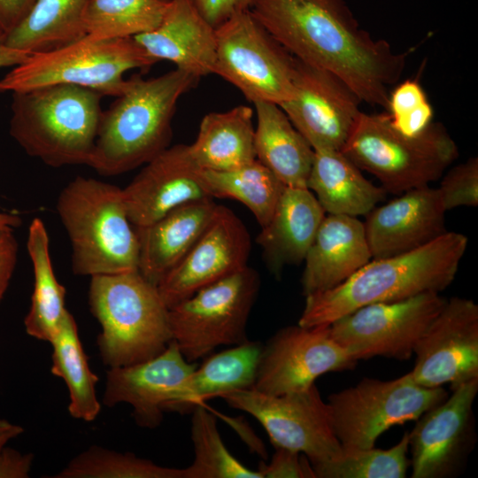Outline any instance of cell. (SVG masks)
I'll list each match as a JSON object with an SVG mask.
<instances>
[{"mask_svg": "<svg viewBox=\"0 0 478 478\" xmlns=\"http://www.w3.org/2000/svg\"><path fill=\"white\" fill-rule=\"evenodd\" d=\"M49 235L39 218L28 227L27 251L34 271V291L24 319L28 335L50 342L67 310L65 307L66 289L56 278L50 255Z\"/></svg>", "mask_w": 478, "mask_h": 478, "instance_id": "32", "label": "cell"}, {"mask_svg": "<svg viewBox=\"0 0 478 478\" xmlns=\"http://www.w3.org/2000/svg\"><path fill=\"white\" fill-rule=\"evenodd\" d=\"M467 243L465 235L446 231L416 250L372 258L341 284L305 297L297 324L328 326L370 304L399 301L425 292L440 293L454 281Z\"/></svg>", "mask_w": 478, "mask_h": 478, "instance_id": "2", "label": "cell"}, {"mask_svg": "<svg viewBox=\"0 0 478 478\" xmlns=\"http://www.w3.org/2000/svg\"><path fill=\"white\" fill-rule=\"evenodd\" d=\"M203 17L217 28L232 16L251 11L258 0H191Z\"/></svg>", "mask_w": 478, "mask_h": 478, "instance_id": "41", "label": "cell"}, {"mask_svg": "<svg viewBox=\"0 0 478 478\" xmlns=\"http://www.w3.org/2000/svg\"><path fill=\"white\" fill-rule=\"evenodd\" d=\"M53 478H184V468L159 466L130 452L94 445L76 455Z\"/></svg>", "mask_w": 478, "mask_h": 478, "instance_id": "36", "label": "cell"}, {"mask_svg": "<svg viewBox=\"0 0 478 478\" xmlns=\"http://www.w3.org/2000/svg\"><path fill=\"white\" fill-rule=\"evenodd\" d=\"M191 412L194 459L184 468V478H262L258 470L245 466L227 450L216 417L203 404L197 405Z\"/></svg>", "mask_w": 478, "mask_h": 478, "instance_id": "35", "label": "cell"}, {"mask_svg": "<svg viewBox=\"0 0 478 478\" xmlns=\"http://www.w3.org/2000/svg\"><path fill=\"white\" fill-rule=\"evenodd\" d=\"M437 189L446 212L460 206H477L478 158L472 157L449 169Z\"/></svg>", "mask_w": 478, "mask_h": 478, "instance_id": "39", "label": "cell"}, {"mask_svg": "<svg viewBox=\"0 0 478 478\" xmlns=\"http://www.w3.org/2000/svg\"><path fill=\"white\" fill-rule=\"evenodd\" d=\"M210 196L231 198L252 212L260 227L270 220L285 185L257 159L230 171L203 170Z\"/></svg>", "mask_w": 478, "mask_h": 478, "instance_id": "33", "label": "cell"}, {"mask_svg": "<svg viewBox=\"0 0 478 478\" xmlns=\"http://www.w3.org/2000/svg\"><path fill=\"white\" fill-rule=\"evenodd\" d=\"M257 117L256 159L286 186L307 188L314 150L279 104H253Z\"/></svg>", "mask_w": 478, "mask_h": 478, "instance_id": "27", "label": "cell"}, {"mask_svg": "<svg viewBox=\"0 0 478 478\" xmlns=\"http://www.w3.org/2000/svg\"><path fill=\"white\" fill-rule=\"evenodd\" d=\"M57 212L71 242L74 274L138 270L139 241L122 189L77 176L61 190Z\"/></svg>", "mask_w": 478, "mask_h": 478, "instance_id": "5", "label": "cell"}, {"mask_svg": "<svg viewBox=\"0 0 478 478\" xmlns=\"http://www.w3.org/2000/svg\"><path fill=\"white\" fill-rule=\"evenodd\" d=\"M293 82V97L280 104L293 126L313 150H341L361 112V99L337 75L297 58Z\"/></svg>", "mask_w": 478, "mask_h": 478, "instance_id": "16", "label": "cell"}, {"mask_svg": "<svg viewBox=\"0 0 478 478\" xmlns=\"http://www.w3.org/2000/svg\"><path fill=\"white\" fill-rule=\"evenodd\" d=\"M216 205L212 197L188 202L150 225L135 227L139 241L140 274L158 286L200 237Z\"/></svg>", "mask_w": 478, "mask_h": 478, "instance_id": "24", "label": "cell"}, {"mask_svg": "<svg viewBox=\"0 0 478 478\" xmlns=\"http://www.w3.org/2000/svg\"><path fill=\"white\" fill-rule=\"evenodd\" d=\"M251 248V236L242 220L228 207L217 204L200 237L158 284L164 303L169 309L243 269Z\"/></svg>", "mask_w": 478, "mask_h": 478, "instance_id": "17", "label": "cell"}, {"mask_svg": "<svg viewBox=\"0 0 478 478\" xmlns=\"http://www.w3.org/2000/svg\"><path fill=\"white\" fill-rule=\"evenodd\" d=\"M445 212L437 188L428 185L376 205L364 221L372 258L403 254L436 239L446 232Z\"/></svg>", "mask_w": 478, "mask_h": 478, "instance_id": "21", "label": "cell"}, {"mask_svg": "<svg viewBox=\"0 0 478 478\" xmlns=\"http://www.w3.org/2000/svg\"><path fill=\"white\" fill-rule=\"evenodd\" d=\"M128 219L144 227L188 202L212 197L188 144L169 146L143 165L122 189Z\"/></svg>", "mask_w": 478, "mask_h": 478, "instance_id": "20", "label": "cell"}, {"mask_svg": "<svg viewBox=\"0 0 478 478\" xmlns=\"http://www.w3.org/2000/svg\"><path fill=\"white\" fill-rule=\"evenodd\" d=\"M197 366L171 341L148 360L109 368L103 403L108 407L127 404L138 426L155 428L162 423L164 412H173L179 403L184 382Z\"/></svg>", "mask_w": 478, "mask_h": 478, "instance_id": "18", "label": "cell"}, {"mask_svg": "<svg viewBox=\"0 0 478 478\" xmlns=\"http://www.w3.org/2000/svg\"><path fill=\"white\" fill-rule=\"evenodd\" d=\"M258 472L262 478H316L304 454L279 447L268 464L260 463Z\"/></svg>", "mask_w": 478, "mask_h": 478, "instance_id": "40", "label": "cell"}, {"mask_svg": "<svg viewBox=\"0 0 478 478\" xmlns=\"http://www.w3.org/2000/svg\"><path fill=\"white\" fill-rule=\"evenodd\" d=\"M263 345L259 341L247 340L209 355L184 382L181 397L173 412H189L206 399L252 389Z\"/></svg>", "mask_w": 478, "mask_h": 478, "instance_id": "29", "label": "cell"}, {"mask_svg": "<svg viewBox=\"0 0 478 478\" xmlns=\"http://www.w3.org/2000/svg\"><path fill=\"white\" fill-rule=\"evenodd\" d=\"M253 113L251 107L237 105L204 115L189 144L196 164L203 170L230 171L256 160Z\"/></svg>", "mask_w": 478, "mask_h": 478, "instance_id": "28", "label": "cell"}, {"mask_svg": "<svg viewBox=\"0 0 478 478\" xmlns=\"http://www.w3.org/2000/svg\"><path fill=\"white\" fill-rule=\"evenodd\" d=\"M19 245L13 227H0V303L9 287L18 260Z\"/></svg>", "mask_w": 478, "mask_h": 478, "instance_id": "42", "label": "cell"}, {"mask_svg": "<svg viewBox=\"0 0 478 478\" xmlns=\"http://www.w3.org/2000/svg\"><path fill=\"white\" fill-rule=\"evenodd\" d=\"M382 450L343 449L334 459L312 466L316 478H404L409 465V435Z\"/></svg>", "mask_w": 478, "mask_h": 478, "instance_id": "37", "label": "cell"}, {"mask_svg": "<svg viewBox=\"0 0 478 478\" xmlns=\"http://www.w3.org/2000/svg\"><path fill=\"white\" fill-rule=\"evenodd\" d=\"M341 151L375 176L386 192L397 195L438 180L459 156L443 124L432 122L407 136L390 125L387 112H361Z\"/></svg>", "mask_w": 478, "mask_h": 478, "instance_id": "7", "label": "cell"}, {"mask_svg": "<svg viewBox=\"0 0 478 478\" xmlns=\"http://www.w3.org/2000/svg\"><path fill=\"white\" fill-rule=\"evenodd\" d=\"M134 38L157 61H169L199 79L214 74L216 28L191 0H170L160 23Z\"/></svg>", "mask_w": 478, "mask_h": 478, "instance_id": "22", "label": "cell"}, {"mask_svg": "<svg viewBox=\"0 0 478 478\" xmlns=\"http://www.w3.org/2000/svg\"><path fill=\"white\" fill-rule=\"evenodd\" d=\"M33 463V453H22L5 445L0 449V478H27Z\"/></svg>", "mask_w": 478, "mask_h": 478, "instance_id": "43", "label": "cell"}, {"mask_svg": "<svg viewBox=\"0 0 478 478\" xmlns=\"http://www.w3.org/2000/svg\"><path fill=\"white\" fill-rule=\"evenodd\" d=\"M297 59L341 78L363 103L387 111L407 52L362 28L345 0H258L251 10Z\"/></svg>", "mask_w": 478, "mask_h": 478, "instance_id": "1", "label": "cell"}, {"mask_svg": "<svg viewBox=\"0 0 478 478\" xmlns=\"http://www.w3.org/2000/svg\"><path fill=\"white\" fill-rule=\"evenodd\" d=\"M414 381L427 388L450 384L451 390L478 379V305L452 297L418 342Z\"/></svg>", "mask_w": 478, "mask_h": 478, "instance_id": "15", "label": "cell"}, {"mask_svg": "<svg viewBox=\"0 0 478 478\" xmlns=\"http://www.w3.org/2000/svg\"><path fill=\"white\" fill-rule=\"evenodd\" d=\"M325 215L308 188L285 187L270 220L256 238L275 275L286 266L304 262Z\"/></svg>", "mask_w": 478, "mask_h": 478, "instance_id": "25", "label": "cell"}, {"mask_svg": "<svg viewBox=\"0 0 478 478\" xmlns=\"http://www.w3.org/2000/svg\"><path fill=\"white\" fill-rule=\"evenodd\" d=\"M21 222V219L18 215L0 212V227H16L20 226Z\"/></svg>", "mask_w": 478, "mask_h": 478, "instance_id": "47", "label": "cell"}, {"mask_svg": "<svg viewBox=\"0 0 478 478\" xmlns=\"http://www.w3.org/2000/svg\"><path fill=\"white\" fill-rule=\"evenodd\" d=\"M5 37L6 35L0 31V68H12L23 62L29 53L7 46Z\"/></svg>", "mask_w": 478, "mask_h": 478, "instance_id": "45", "label": "cell"}, {"mask_svg": "<svg viewBox=\"0 0 478 478\" xmlns=\"http://www.w3.org/2000/svg\"><path fill=\"white\" fill-rule=\"evenodd\" d=\"M170 0H90L84 16L86 35L94 40L135 37L153 30Z\"/></svg>", "mask_w": 478, "mask_h": 478, "instance_id": "34", "label": "cell"}, {"mask_svg": "<svg viewBox=\"0 0 478 478\" xmlns=\"http://www.w3.org/2000/svg\"><path fill=\"white\" fill-rule=\"evenodd\" d=\"M446 299L425 292L394 302L362 306L332 322V338L354 359H409Z\"/></svg>", "mask_w": 478, "mask_h": 478, "instance_id": "12", "label": "cell"}, {"mask_svg": "<svg viewBox=\"0 0 478 478\" xmlns=\"http://www.w3.org/2000/svg\"><path fill=\"white\" fill-rule=\"evenodd\" d=\"M50 343L52 346L50 372L66 385L70 415L87 422L95 420L101 411L96 389L99 379L89 367L75 319L68 310Z\"/></svg>", "mask_w": 478, "mask_h": 478, "instance_id": "31", "label": "cell"}, {"mask_svg": "<svg viewBox=\"0 0 478 478\" xmlns=\"http://www.w3.org/2000/svg\"><path fill=\"white\" fill-rule=\"evenodd\" d=\"M199 80L177 68L154 78L128 79L125 91L102 112L88 166L104 176L119 175L169 147L178 101Z\"/></svg>", "mask_w": 478, "mask_h": 478, "instance_id": "3", "label": "cell"}, {"mask_svg": "<svg viewBox=\"0 0 478 478\" xmlns=\"http://www.w3.org/2000/svg\"><path fill=\"white\" fill-rule=\"evenodd\" d=\"M296 58L251 11L237 13L216 28L217 74L252 104H281L295 92Z\"/></svg>", "mask_w": 478, "mask_h": 478, "instance_id": "11", "label": "cell"}, {"mask_svg": "<svg viewBox=\"0 0 478 478\" xmlns=\"http://www.w3.org/2000/svg\"><path fill=\"white\" fill-rule=\"evenodd\" d=\"M260 278L250 266L205 286L168 310L172 341L196 363L220 346L247 340V322Z\"/></svg>", "mask_w": 478, "mask_h": 478, "instance_id": "9", "label": "cell"}, {"mask_svg": "<svg viewBox=\"0 0 478 478\" xmlns=\"http://www.w3.org/2000/svg\"><path fill=\"white\" fill-rule=\"evenodd\" d=\"M326 214L366 216L386 196L341 150H316L307 181Z\"/></svg>", "mask_w": 478, "mask_h": 478, "instance_id": "26", "label": "cell"}, {"mask_svg": "<svg viewBox=\"0 0 478 478\" xmlns=\"http://www.w3.org/2000/svg\"><path fill=\"white\" fill-rule=\"evenodd\" d=\"M356 363L332 338L329 325L288 326L263 345L252 389L270 396L300 391L320 375L353 369Z\"/></svg>", "mask_w": 478, "mask_h": 478, "instance_id": "14", "label": "cell"}, {"mask_svg": "<svg viewBox=\"0 0 478 478\" xmlns=\"http://www.w3.org/2000/svg\"><path fill=\"white\" fill-rule=\"evenodd\" d=\"M24 433V428L7 420L0 419V449Z\"/></svg>", "mask_w": 478, "mask_h": 478, "instance_id": "46", "label": "cell"}, {"mask_svg": "<svg viewBox=\"0 0 478 478\" xmlns=\"http://www.w3.org/2000/svg\"><path fill=\"white\" fill-rule=\"evenodd\" d=\"M89 1L35 0L26 16L6 35V45L32 54L83 38Z\"/></svg>", "mask_w": 478, "mask_h": 478, "instance_id": "30", "label": "cell"}, {"mask_svg": "<svg viewBox=\"0 0 478 478\" xmlns=\"http://www.w3.org/2000/svg\"><path fill=\"white\" fill-rule=\"evenodd\" d=\"M447 397L443 387L418 384L410 372L389 381L364 378L331 394L327 405L343 449H367L391 427L417 420Z\"/></svg>", "mask_w": 478, "mask_h": 478, "instance_id": "10", "label": "cell"}, {"mask_svg": "<svg viewBox=\"0 0 478 478\" xmlns=\"http://www.w3.org/2000/svg\"><path fill=\"white\" fill-rule=\"evenodd\" d=\"M220 397L229 406L253 416L265 428L274 448L302 453L312 466L334 459L343 451L334 433L327 403L315 384L280 396L250 389Z\"/></svg>", "mask_w": 478, "mask_h": 478, "instance_id": "13", "label": "cell"}, {"mask_svg": "<svg viewBox=\"0 0 478 478\" xmlns=\"http://www.w3.org/2000/svg\"><path fill=\"white\" fill-rule=\"evenodd\" d=\"M478 379L462 384L425 412L409 435L412 478L451 476L467 450Z\"/></svg>", "mask_w": 478, "mask_h": 478, "instance_id": "19", "label": "cell"}, {"mask_svg": "<svg viewBox=\"0 0 478 478\" xmlns=\"http://www.w3.org/2000/svg\"><path fill=\"white\" fill-rule=\"evenodd\" d=\"M387 113L390 125L399 133L413 136L432 122L434 111L417 80H405L389 91Z\"/></svg>", "mask_w": 478, "mask_h": 478, "instance_id": "38", "label": "cell"}, {"mask_svg": "<svg viewBox=\"0 0 478 478\" xmlns=\"http://www.w3.org/2000/svg\"><path fill=\"white\" fill-rule=\"evenodd\" d=\"M158 61L134 37L94 40L88 36L48 51L32 53L0 79V94L69 84L118 96L128 85L124 74L148 70Z\"/></svg>", "mask_w": 478, "mask_h": 478, "instance_id": "8", "label": "cell"}, {"mask_svg": "<svg viewBox=\"0 0 478 478\" xmlns=\"http://www.w3.org/2000/svg\"><path fill=\"white\" fill-rule=\"evenodd\" d=\"M12 94L9 133L27 155L51 167L89 165L103 112L101 93L57 84Z\"/></svg>", "mask_w": 478, "mask_h": 478, "instance_id": "4", "label": "cell"}, {"mask_svg": "<svg viewBox=\"0 0 478 478\" xmlns=\"http://www.w3.org/2000/svg\"><path fill=\"white\" fill-rule=\"evenodd\" d=\"M35 0H0V31L7 35L26 16Z\"/></svg>", "mask_w": 478, "mask_h": 478, "instance_id": "44", "label": "cell"}, {"mask_svg": "<svg viewBox=\"0 0 478 478\" xmlns=\"http://www.w3.org/2000/svg\"><path fill=\"white\" fill-rule=\"evenodd\" d=\"M371 259L364 222L358 217L326 214L304 260V296L341 284Z\"/></svg>", "mask_w": 478, "mask_h": 478, "instance_id": "23", "label": "cell"}, {"mask_svg": "<svg viewBox=\"0 0 478 478\" xmlns=\"http://www.w3.org/2000/svg\"><path fill=\"white\" fill-rule=\"evenodd\" d=\"M89 305L101 327L103 363L130 366L161 353L172 341L168 307L138 270L90 277Z\"/></svg>", "mask_w": 478, "mask_h": 478, "instance_id": "6", "label": "cell"}]
</instances>
